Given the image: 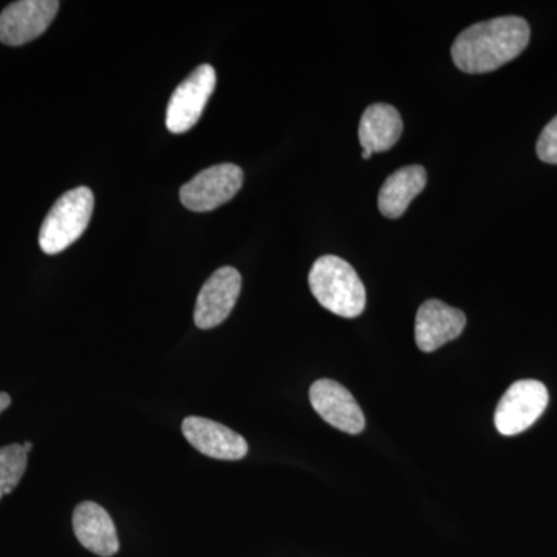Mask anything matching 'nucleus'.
Returning <instances> with one entry per match:
<instances>
[{
    "label": "nucleus",
    "instance_id": "nucleus-1",
    "mask_svg": "<svg viewBox=\"0 0 557 557\" xmlns=\"http://www.w3.org/2000/svg\"><path fill=\"white\" fill-rule=\"evenodd\" d=\"M530 36V25L522 17H496L461 32L450 54L461 72L490 73L516 60L527 49Z\"/></svg>",
    "mask_w": 557,
    "mask_h": 557
},
{
    "label": "nucleus",
    "instance_id": "nucleus-2",
    "mask_svg": "<svg viewBox=\"0 0 557 557\" xmlns=\"http://www.w3.org/2000/svg\"><path fill=\"white\" fill-rule=\"evenodd\" d=\"M314 298L336 317L357 318L366 309V288L357 271L338 256H322L309 274Z\"/></svg>",
    "mask_w": 557,
    "mask_h": 557
},
{
    "label": "nucleus",
    "instance_id": "nucleus-3",
    "mask_svg": "<svg viewBox=\"0 0 557 557\" xmlns=\"http://www.w3.org/2000/svg\"><path fill=\"white\" fill-rule=\"evenodd\" d=\"M94 207V193L86 186L65 193L40 226V249L46 255H60L75 244L89 226Z\"/></svg>",
    "mask_w": 557,
    "mask_h": 557
},
{
    "label": "nucleus",
    "instance_id": "nucleus-4",
    "mask_svg": "<svg viewBox=\"0 0 557 557\" xmlns=\"http://www.w3.org/2000/svg\"><path fill=\"white\" fill-rule=\"evenodd\" d=\"M548 406V391L536 380L512 384L498 401L494 423L502 435L512 437L533 426Z\"/></svg>",
    "mask_w": 557,
    "mask_h": 557
},
{
    "label": "nucleus",
    "instance_id": "nucleus-5",
    "mask_svg": "<svg viewBox=\"0 0 557 557\" xmlns=\"http://www.w3.org/2000/svg\"><path fill=\"white\" fill-rule=\"evenodd\" d=\"M244 178V171L236 164L208 168L180 189V200L190 211H212L236 197Z\"/></svg>",
    "mask_w": 557,
    "mask_h": 557
},
{
    "label": "nucleus",
    "instance_id": "nucleus-6",
    "mask_svg": "<svg viewBox=\"0 0 557 557\" xmlns=\"http://www.w3.org/2000/svg\"><path fill=\"white\" fill-rule=\"evenodd\" d=\"M215 70L203 64L180 84L172 94L166 112V126L172 134H185L199 123L215 89Z\"/></svg>",
    "mask_w": 557,
    "mask_h": 557
},
{
    "label": "nucleus",
    "instance_id": "nucleus-7",
    "mask_svg": "<svg viewBox=\"0 0 557 557\" xmlns=\"http://www.w3.org/2000/svg\"><path fill=\"white\" fill-rule=\"evenodd\" d=\"M60 11L57 0H21L0 13V42L20 47L39 38Z\"/></svg>",
    "mask_w": 557,
    "mask_h": 557
},
{
    "label": "nucleus",
    "instance_id": "nucleus-8",
    "mask_svg": "<svg viewBox=\"0 0 557 557\" xmlns=\"http://www.w3.org/2000/svg\"><path fill=\"white\" fill-rule=\"evenodd\" d=\"M242 276L233 267H223L205 282L194 311V322L201 330L218 327L236 307Z\"/></svg>",
    "mask_w": 557,
    "mask_h": 557
},
{
    "label": "nucleus",
    "instance_id": "nucleus-9",
    "mask_svg": "<svg viewBox=\"0 0 557 557\" xmlns=\"http://www.w3.org/2000/svg\"><path fill=\"white\" fill-rule=\"evenodd\" d=\"M310 401L319 417L327 421L330 426L351 435L364 431V413L343 384L327 379L318 380L310 387Z\"/></svg>",
    "mask_w": 557,
    "mask_h": 557
},
{
    "label": "nucleus",
    "instance_id": "nucleus-10",
    "mask_svg": "<svg viewBox=\"0 0 557 557\" xmlns=\"http://www.w3.org/2000/svg\"><path fill=\"white\" fill-rule=\"evenodd\" d=\"M467 327V314L437 299L426 300L416 319L417 346L424 354L438 350L458 338Z\"/></svg>",
    "mask_w": 557,
    "mask_h": 557
},
{
    "label": "nucleus",
    "instance_id": "nucleus-11",
    "mask_svg": "<svg viewBox=\"0 0 557 557\" xmlns=\"http://www.w3.org/2000/svg\"><path fill=\"white\" fill-rule=\"evenodd\" d=\"M182 432L203 456L218 460H242L248 454L247 440L233 429L203 417L185 418Z\"/></svg>",
    "mask_w": 557,
    "mask_h": 557
},
{
    "label": "nucleus",
    "instance_id": "nucleus-12",
    "mask_svg": "<svg viewBox=\"0 0 557 557\" xmlns=\"http://www.w3.org/2000/svg\"><path fill=\"white\" fill-rule=\"evenodd\" d=\"M72 522L73 531L84 548L101 557H112L119 553L115 523L100 505L83 502L75 508Z\"/></svg>",
    "mask_w": 557,
    "mask_h": 557
},
{
    "label": "nucleus",
    "instance_id": "nucleus-13",
    "mask_svg": "<svg viewBox=\"0 0 557 557\" xmlns=\"http://www.w3.org/2000/svg\"><path fill=\"white\" fill-rule=\"evenodd\" d=\"M401 134L403 120L394 106L383 102L369 106L362 113L358 127L362 159L369 160L373 153L394 148Z\"/></svg>",
    "mask_w": 557,
    "mask_h": 557
},
{
    "label": "nucleus",
    "instance_id": "nucleus-14",
    "mask_svg": "<svg viewBox=\"0 0 557 557\" xmlns=\"http://www.w3.org/2000/svg\"><path fill=\"white\" fill-rule=\"evenodd\" d=\"M428 175L423 166H405L388 175L381 186L379 207L387 219H399L409 208L410 201L426 186Z\"/></svg>",
    "mask_w": 557,
    "mask_h": 557
},
{
    "label": "nucleus",
    "instance_id": "nucleus-15",
    "mask_svg": "<svg viewBox=\"0 0 557 557\" xmlns=\"http://www.w3.org/2000/svg\"><path fill=\"white\" fill-rule=\"evenodd\" d=\"M27 456L22 445H10L0 449V498L9 496L20 485L27 469Z\"/></svg>",
    "mask_w": 557,
    "mask_h": 557
},
{
    "label": "nucleus",
    "instance_id": "nucleus-16",
    "mask_svg": "<svg viewBox=\"0 0 557 557\" xmlns=\"http://www.w3.org/2000/svg\"><path fill=\"white\" fill-rule=\"evenodd\" d=\"M536 150L539 159L548 164H557V116L542 131Z\"/></svg>",
    "mask_w": 557,
    "mask_h": 557
},
{
    "label": "nucleus",
    "instance_id": "nucleus-17",
    "mask_svg": "<svg viewBox=\"0 0 557 557\" xmlns=\"http://www.w3.org/2000/svg\"><path fill=\"white\" fill-rule=\"evenodd\" d=\"M11 405V398L5 392H0V413L3 412Z\"/></svg>",
    "mask_w": 557,
    "mask_h": 557
},
{
    "label": "nucleus",
    "instance_id": "nucleus-18",
    "mask_svg": "<svg viewBox=\"0 0 557 557\" xmlns=\"http://www.w3.org/2000/svg\"><path fill=\"white\" fill-rule=\"evenodd\" d=\"M22 446H24L25 453H27V454L30 453V450L33 448V445L30 442H25L24 445H22Z\"/></svg>",
    "mask_w": 557,
    "mask_h": 557
}]
</instances>
